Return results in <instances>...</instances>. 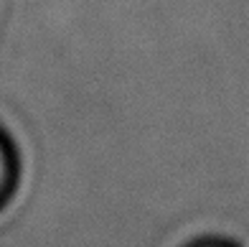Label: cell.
Here are the masks:
<instances>
[{
  "mask_svg": "<svg viewBox=\"0 0 249 247\" xmlns=\"http://www.w3.org/2000/svg\"><path fill=\"white\" fill-rule=\"evenodd\" d=\"M3 178H5V158H3V151H0V186H3Z\"/></svg>",
  "mask_w": 249,
  "mask_h": 247,
  "instance_id": "obj_1",
  "label": "cell"
},
{
  "mask_svg": "<svg viewBox=\"0 0 249 247\" xmlns=\"http://www.w3.org/2000/svg\"><path fill=\"white\" fill-rule=\"evenodd\" d=\"M196 247H229V245H219V242H203V245H196Z\"/></svg>",
  "mask_w": 249,
  "mask_h": 247,
  "instance_id": "obj_2",
  "label": "cell"
}]
</instances>
